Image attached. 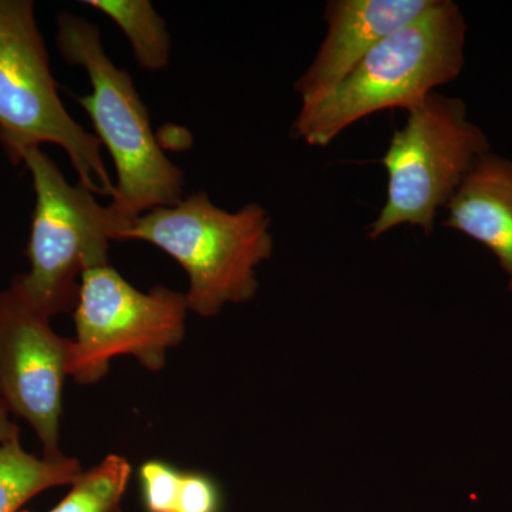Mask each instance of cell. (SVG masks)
Masks as SVG:
<instances>
[{"instance_id":"cell-1","label":"cell","mask_w":512,"mask_h":512,"mask_svg":"<svg viewBox=\"0 0 512 512\" xmlns=\"http://www.w3.org/2000/svg\"><path fill=\"white\" fill-rule=\"evenodd\" d=\"M467 23L457 3L436 0L427 12L384 37L323 99L301 107L291 134L328 147L357 121L390 109L412 110L463 72Z\"/></svg>"},{"instance_id":"cell-2","label":"cell","mask_w":512,"mask_h":512,"mask_svg":"<svg viewBox=\"0 0 512 512\" xmlns=\"http://www.w3.org/2000/svg\"><path fill=\"white\" fill-rule=\"evenodd\" d=\"M56 42L63 59L83 67L92 83V92L77 97V103L89 114L94 136L116 167L109 204L114 217L126 229L146 212L178 204L184 198L183 170L161 150L133 79L107 56L100 29L62 12L57 16Z\"/></svg>"},{"instance_id":"cell-3","label":"cell","mask_w":512,"mask_h":512,"mask_svg":"<svg viewBox=\"0 0 512 512\" xmlns=\"http://www.w3.org/2000/svg\"><path fill=\"white\" fill-rule=\"evenodd\" d=\"M271 215L251 202L238 211L217 207L207 192L140 215L119 241H144L174 258L187 272L188 308L204 318L254 299L256 268L274 254Z\"/></svg>"},{"instance_id":"cell-4","label":"cell","mask_w":512,"mask_h":512,"mask_svg":"<svg viewBox=\"0 0 512 512\" xmlns=\"http://www.w3.org/2000/svg\"><path fill=\"white\" fill-rule=\"evenodd\" d=\"M35 191L28 242L29 271L12 286L33 311L50 319L76 309L84 272L109 264L110 241L123 224L83 184H70L42 148L23 157Z\"/></svg>"},{"instance_id":"cell-5","label":"cell","mask_w":512,"mask_h":512,"mask_svg":"<svg viewBox=\"0 0 512 512\" xmlns=\"http://www.w3.org/2000/svg\"><path fill=\"white\" fill-rule=\"evenodd\" d=\"M0 144L13 165L32 148L66 151L80 184L113 195L100 141L63 106L32 0H0Z\"/></svg>"},{"instance_id":"cell-6","label":"cell","mask_w":512,"mask_h":512,"mask_svg":"<svg viewBox=\"0 0 512 512\" xmlns=\"http://www.w3.org/2000/svg\"><path fill=\"white\" fill-rule=\"evenodd\" d=\"M490 141L468 119L458 97L429 94L407 111L406 123L394 131L382 158L387 173L386 201L367 237L379 239L393 228L410 225L430 237L440 208H446Z\"/></svg>"},{"instance_id":"cell-7","label":"cell","mask_w":512,"mask_h":512,"mask_svg":"<svg viewBox=\"0 0 512 512\" xmlns=\"http://www.w3.org/2000/svg\"><path fill=\"white\" fill-rule=\"evenodd\" d=\"M188 311L185 293L161 285L141 292L109 264L89 269L74 309L76 339L67 373L74 382L93 384L121 355L158 372L167 350L183 342Z\"/></svg>"},{"instance_id":"cell-8","label":"cell","mask_w":512,"mask_h":512,"mask_svg":"<svg viewBox=\"0 0 512 512\" xmlns=\"http://www.w3.org/2000/svg\"><path fill=\"white\" fill-rule=\"evenodd\" d=\"M70 348L72 339L57 335L12 286L0 289V390L10 412L36 431L49 460L63 457L59 429Z\"/></svg>"},{"instance_id":"cell-9","label":"cell","mask_w":512,"mask_h":512,"mask_svg":"<svg viewBox=\"0 0 512 512\" xmlns=\"http://www.w3.org/2000/svg\"><path fill=\"white\" fill-rule=\"evenodd\" d=\"M436 0H330L326 35L311 66L293 89L302 107L311 106L336 86L384 37L413 22Z\"/></svg>"},{"instance_id":"cell-10","label":"cell","mask_w":512,"mask_h":512,"mask_svg":"<svg viewBox=\"0 0 512 512\" xmlns=\"http://www.w3.org/2000/svg\"><path fill=\"white\" fill-rule=\"evenodd\" d=\"M443 225L480 242L497 258L512 293V160L485 154L446 205Z\"/></svg>"},{"instance_id":"cell-11","label":"cell","mask_w":512,"mask_h":512,"mask_svg":"<svg viewBox=\"0 0 512 512\" xmlns=\"http://www.w3.org/2000/svg\"><path fill=\"white\" fill-rule=\"evenodd\" d=\"M84 473L79 461L63 456L37 458L13 439L0 446V512H20L37 494L72 485Z\"/></svg>"},{"instance_id":"cell-12","label":"cell","mask_w":512,"mask_h":512,"mask_svg":"<svg viewBox=\"0 0 512 512\" xmlns=\"http://www.w3.org/2000/svg\"><path fill=\"white\" fill-rule=\"evenodd\" d=\"M84 5L99 10L116 23L133 47L143 69L163 70L170 63L171 37L165 20L148 0H86Z\"/></svg>"},{"instance_id":"cell-13","label":"cell","mask_w":512,"mask_h":512,"mask_svg":"<svg viewBox=\"0 0 512 512\" xmlns=\"http://www.w3.org/2000/svg\"><path fill=\"white\" fill-rule=\"evenodd\" d=\"M130 476L126 458L110 454L77 478L69 494L50 512H120Z\"/></svg>"},{"instance_id":"cell-14","label":"cell","mask_w":512,"mask_h":512,"mask_svg":"<svg viewBox=\"0 0 512 512\" xmlns=\"http://www.w3.org/2000/svg\"><path fill=\"white\" fill-rule=\"evenodd\" d=\"M140 477L148 512H170L181 473L160 461H148Z\"/></svg>"},{"instance_id":"cell-15","label":"cell","mask_w":512,"mask_h":512,"mask_svg":"<svg viewBox=\"0 0 512 512\" xmlns=\"http://www.w3.org/2000/svg\"><path fill=\"white\" fill-rule=\"evenodd\" d=\"M220 498L212 481L201 474L181 473L170 512H217Z\"/></svg>"},{"instance_id":"cell-16","label":"cell","mask_w":512,"mask_h":512,"mask_svg":"<svg viewBox=\"0 0 512 512\" xmlns=\"http://www.w3.org/2000/svg\"><path fill=\"white\" fill-rule=\"evenodd\" d=\"M9 407L0 390V446L13 439H19V429L9 417Z\"/></svg>"},{"instance_id":"cell-17","label":"cell","mask_w":512,"mask_h":512,"mask_svg":"<svg viewBox=\"0 0 512 512\" xmlns=\"http://www.w3.org/2000/svg\"><path fill=\"white\" fill-rule=\"evenodd\" d=\"M20 512H29V511H20Z\"/></svg>"}]
</instances>
